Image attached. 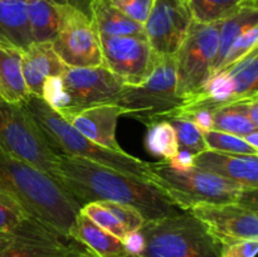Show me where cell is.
Listing matches in <instances>:
<instances>
[{
	"label": "cell",
	"mask_w": 258,
	"mask_h": 257,
	"mask_svg": "<svg viewBox=\"0 0 258 257\" xmlns=\"http://www.w3.org/2000/svg\"><path fill=\"white\" fill-rule=\"evenodd\" d=\"M55 180L81 207L91 202L127 204L140 212L145 221L180 211L155 184L82 158L58 154Z\"/></svg>",
	"instance_id": "cell-1"
},
{
	"label": "cell",
	"mask_w": 258,
	"mask_h": 257,
	"mask_svg": "<svg viewBox=\"0 0 258 257\" xmlns=\"http://www.w3.org/2000/svg\"><path fill=\"white\" fill-rule=\"evenodd\" d=\"M33 43L25 0H0V44L24 52Z\"/></svg>",
	"instance_id": "cell-19"
},
{
	"label": "cell",
	"mask_w": 258,
	"mask_h": 257,
	"mask_svg": "<svg viewBox=\"0 0 258 257\" xmlns=\"http://www.w3.org/2000/svg\"><path fill=\"white\" fill-rule=\"evenodd\" d=\"M0 194L64 238L81 206L59 183L25 161L0 153Z\"/></svg>",
	"instance_id": "cell-2"
},
{
	"label": "cell",
	"mask_w": 258,
	"mask_h": 257,
	"mask_svg": "<svg viewBox=\"0 0 258 257\" xmlns=\"http://www.w3.org/2000/svg\"><path fill=\"white\" fill-rule=\"evenodd\" d=\"M0 257H95L83 244L64 238L37 219L28 217L0 241Z\"/></svg>",
	"instance_id": "cell-11"
},
{
	"label": "cell",
	"mask_w": 258,
	"mask_h": 257,
	"mask_svg": "<svg viewBox=\"0 0 258 257\" xmlns=\"http://www.w3.org/2000/svg\"><path fill=\"white\" fill-rule=\"evenodd\" d=\"M244 140H246L247 143L252 146V148L258 149V133L257 131H253V133H251L249 135L244 136Z\"/></svg>",
	"instance_id": "cell-36"
},
{
	"label": "cell",
	"mask_w": 258,
	"mask_h": 257,
	"mask_svg": "<svg viewBox=\"0 0 258 257\" xmlns=\"http://www.w3.org/2000/svg\"><path fill=\"white\" fill-rule=\"evenodd\" d=\"M258 25L257 0H248L241 8L221 22L218 37V49L212 68L211 78L217 73L234 40L249 28ZM211 81V80H209Z\"/></svg>",
	"instance_id": "cell-20"
},
{
	"label": "cell",
	"mask_w": 258,
	"mask_h": 257,
	"mask_svg": "<svg viewBox=\"0 0 258 257\" xmlns=\"http://www.w3.org/2000/svg\"><path fill=\"white\" fill-rule=\"evenodd\" d=\"M80 213L88 217L93 223H96L98 227L110 232L111 234L122 239V241L128 236L122 224L112 216V213L97 202H91V203L82 206L80 209Z\"/></svg>",
	"instance_id": "cell-30"
},
{
	"label": "cell",
	"mask_w": 258,
	"mask_h": 257,
	"mask_svg": "<svg viewBox=\"0 0 258 257\" xmlns=\"http://www.w3.org/2000/svg\"><path fill=\"white\" fill-rule=\"evenodd\" d=\"M191 13L193 20L199 23H214L226 19L248 0H184Z\"/></svg>",
	"instance_id": "cell-26"
},
{
	"label": "cell",
	"mask_w": 258,
	"mask_h": 257,
	"mask_svg": "<svg viewBox=\"0 0 258 257\" xmlns=\"http://www.w3.org/2000/svg\"><path fill=\"white\" fill-rule=\"evenodd\" d=\"M211 128L233 134V135L241 136V138L249 135L253 131H258L257 126H254L246 116L234 110L231 103L222 106L212 112Z\"/></svg>",
	"instance_id": "cell-27"
},
{
	"label": "cell",
	"mask_w": 258,
	"mask_h": 257,
	"mask_svg": "<svg viewBox=\"0 0 258 257\" xmlns=\"http://www.w3.org/2000/svg\"><path fill=\"white\" fill-rule=\"evenodd\" d=\"M103 66L126 85H139L153 68L155 53L148 39L134 35L98 33Z\"/></svg>",
	"instance_id": "cell-12"
},
{
	"label": "cell",
	"mask_w": 258,
	"mask_h": 257,
	"mask_svg": "<svg viewBox=\"0 0 258 257\" xmlns=\"http://www.w3.org/2000/svg\"><path fill=\"white\" fill-rule=\"evenodd\" d=\"M22 54L18 48L0 44V98L23 103L29 96L22 73Z\"/></svg>",
	"instance_id": "cell-22"
},
{
	"label": "cell",
	"mask_w": 258,
	"mask_h": 257,
	"mask_svg": "<svg viewBox=\"0 0 258 257\" xmlns=\"http://www.w3.org/2000/svg\"><path fill=\"white\" fill-rule=\"evenodd\" d=\"M60 27L50 42L53 50L68 67L103 66L100 38L91 14L70 0L60 3Z\"/></svg>",
	"instance_id": "cell-10"
},
{
	"label": "cell",
	"mask_w": 258,
	"mask_h": 257,
	"mask_svg": "<svg viewBox=\"0 0 258 257\" xmlns=\"http://www.w3.org/2000/svg\"><path fill=\"white\" fill-rule=\"evenodd\" d=\"M146 149L164 161H174L179 156V145L175 131L168 121H156L148 126Z\"/></svg>",
	"instance_id": "cell-25"
},
{
	"label": "cell",
	"mask_w": 258,
	"mask_h": 257,
	"mask_svg": "<svg viewBox=\"0 0 258 257\" xmlns=\"http://www.w3.org/2000/svg\"><path fill=\"white\" fill-rule=\"evenodd\" d=\"M218 75L226 78L231 93L238 100L258 97V49L254 48Z\"/></svg>",
	"instance_id": "cell-24"
},
{
	"label": "cell",
	"mask_w": 258,
	"mask_h": 257,
	"mask_svg": "<svg viewBox=\"0 0 258 257\" xmlns=\"http://www.w3.org/2000/svg\"><path fill=\"white\" fill-rule=\"evenodd\" d=\"M204 141L211 150L228 154H243V155H258V149L252 148L244 138L208 128L202 130Z\"/></svg>",
	"instance_id": "cell-29"
},
{
	"label": "cell",
	"mask_w": 258,
	"mask_h": 257,
	"mask_svg": "<svg viewBox=\"0 0 258 257\" xmlns=\"http://www.w3.org/2000/svg\"><path fill=\"white\" fill-rule=\"evenodd\" d=\"M258 251V239H244L222 244L219 257H254Z\"/></svg>",
	"instance_id": "cell-35"
},
{
	"label": "cell",
	"mask_w": 258,
	"mask_h": 257,
	"mask_svg": "<svg viewBox=\"0 0 258 257\" xmlns=\"http://www.w3.org/2000/svg\"><path fill=\"white\" fill-rule=\"evenodd\" d=\"M139 257H219L222 244L189 211L145 221Z\"/></svg>",
	"instance_id": "cell-5"
},
{
	"label": "cell",
	"mask_w": 258,
	"mask_h": 257,
	"mask_svg": "<svg viewBox=\"0 0 258 257\" xmlns=\"http://www.w3.org/2000/svg\"><path fill=\"white\" fill-rule=\"evenodd\" d=\"M161 121H168L173 126L180 154L191 158L208 149L202 135V130L193 121L180 117H168Z\"/></svg>",
	"instance_id": "cell-28"
},
{
	"label": "cell",
	"mask_w": 258,
	"mask_h": 257,
	"mask_svg": "<svg viewBox=\"0 0 258 257\" xmlns=\"http://www.w3.org/2000/svg\"><path fill=\"white\" fill-rule=\"evenodd\" d=\"M23 106L55 153L86 159L151 183L149 163L123 150L113 151L91 141L72 127L43 97L29 95Z\"/></svg>",
	"instance_id": "cell-4"
},
{
	"label": "cell",
	"mask_w": 258,
	"mask_h": 257,
	"mask_svg": "<svg viewBox=\"0 0 258 257\" xmlns=\"http://www.w3.org/2000/svg\"><path fill=\"white\" fill-rule=\"evenodd\" d=\"M183 102L176 93L175 57L155 54L148 77L139 85L125 83L111 103L149 126Z\"/></svg>",
	"instance_id": "cell-6"
},
{
	"label": "cell",
	"mask_w": 258,
	"mask_h": 257,
	"mask_svg": "<svg viewBox=\"0 0 258 257\" xmlns=\"http://www.w3.org/2000/svg\"><path fill=\"white\" fill-rule=\"evenodd\" d=\"M33 43H50L60 27L62 0H25Z\"/></svg>",
	"instance_id": "cell-23"
},
{
	"label": "cell",
	"mask_w": 258,
	"mask_h": 257,
	"mask_svg": "<svg viewBox=\"0 0 258 257\" xmlns=\"http://www.w3.org/2000/svg\"><path fill=\"white\" fill-rule=\"evenodd\" d=\"M193 17L184 0H154L144 24L146 39L158 55H174L189 32Z\"/></svg>",
	"instance_id": "cell-13"
},
{
	"label": "cell",
	"mask_w": 258,
	"mask_h": 257,
	"mask_svg": "<svg viewBox=\"0 0 258 257\" xmlns=\"http://www.w3.org/2000/svg\"><path fill=\"white\" fill-rule=\"evenodd\" d=\"M257 42H258V25H254V27L244 30V32L242 33L236 40H234L231 49L228 50L226 58L223 59V62H222L221 67H219V70L217 71L216 75H218V73H221L222 71L227 70V68L231 67L232 65L238 62L239 59L246 57L249 52H252L254 48H257Z\"/></svg>",
	"instance_id": "cell-32"
},
{
	"label": "cell",
	"mask_w": 258,
	"mask_h": 257,
	"mask_svg": "<svg viewBox=\"0 0 258 257\" xmlns=\"http://www.w3.org/2000/svg\"><path fill=\"white\" fill-rule=\"evenodd\" d=\"M66 67L50 43H32L22 54V73L29 95L42 97L45 83L62 75Z\"/></svg>",
	"instance_id": "cell-17"
},
{
	"label": "cell",
	"mask_w": 258,
	"mask_h": 257,
	"mask_svg": "<svg viewBox=\"0 0 258 257\" xmlns=\"http://www.w3.org/2000/svg\"><path fill=\"white\" fill-rule=\"evenodd\" d=\"M125 83L105 66L66 67L62 75L50 78L42 97L58 113L88 106L111 103Z\"/></svg>",
	"instance_id": "cell-7"
},
{
	"label": "cell",
	"mask_w": 258,
	"mask_h": 257,
	"mask_svg": "<svg viewBox=\"0 0 258 257\" xmlns=\"http://www.w3.org/2000/svg\"><path fill=\"white\" fill-rule=\"evenodd\" d=\"M221 242L258 239L257 209L241 203H198L189 209Z\"/></svg>",
	"instance_id": "cell-14"
},
{
	"label": "cell",
	"mask_w": 258,
	"mask_h": 257,
	"mask_svg": "<svg viewBox=\"0 0 258 257\" xmlns=\"http://www.w3.org/2000/svg\"><path fill=\"white\" fill-rule=\"evenodd\" d=\"M59 115L78 133L97 145L113 151H122L116 140V125L118 117L125 115L123 108L112 103H101L63 111Z\"/></svg>",
	"instance_id": "cell-15"
},
{
	"label": "cell",
	"mask_w": 258,
	"mask_h": 257,
	"mask_svg": "<svg viewBox=\"0 0 258 257\" xmlns=\"http://www.w3.org/2000/svg\"><path fill=\"white\" fill-rule=\"evenodd\" d=\"M0 153L30 164L55 180L58 153L50 148L23 103L7 102L2 98Z\"/></svg>",
	"instance_id": "cell-8"
},
{
	"label": "cell",
	"mask_w": 258,
	"mask_h": 257,
	"mask_svg": "<svg viewBox=\"0 0 258 257\" xmlns=\"http://www.w3.org/2000/svg\"><path fill=\"white\" fill-rule=\"evenodd\" d=\"M190 165L247 188L258 189V155L228 154L207 149L191 156Z\"/></svg>",
	"instance_id": "cell-16"
},
{
	"label": "cell",
	"mask_w": 258,
	"mask_h": 257,
	"mask_svg": "<svg viewBox=\"0 0 258 257\" xmlns=\"http://www.w3.org/2000/svg\"><path fill=\"white\" fill-rule=\"evenodd\" d=\"M28 217L17 202L0 194V241L9 237Z\"/></svg>",
	"instance_id": "cell-31"
},
{
	"label": "cell",
	"mask_w": 258,
	"mask_h": 257,
	"mask_svg": "<svg viewBox=\"0 0 258 257\" xmlns=\"http://www.w3.org/2000/svg\"><path fill=\"white\" fill-rule=\"evenodd\" d=\"M90 14L97 33L106 35H134L146 38L144 25L107 3L106 0H90Z\"/></svg>",
	"instance_id": "cell-21"
},
{
	"label": "cell",
	"mask_w": 258,
	"mask_h": 257,
	"mask_svg": "<svg viewBox=\"0 0 258 257\" xmlns=\"http://www.w3.org/2000/svg\"><path fill=\"white\" fill-rule=\"evenodd\" d=\"M97 203H100L101 206L105 207L107 211L112 213V216L122 224L127 234L138 232L145 223L144 217L134 207L127 206V204L116 203V202H97Z\"/></svg>",
	"instance_id": "cell-33"
},
{
	"label": "cell",
	"mask_w": 258,
	"mask_h": 257,
	"mask_svg": "<svg viewBox=\"0 0 258 257\" xmlns=\"http://www.w3.org/2000/svg\"><path fill=\"white\" fill-rule=\"evenodd\" d=\"M151 183L170 198L180 211L198 203H241L257 209V189L191 165L170 161L149 163Z\"/></svg>",
	"instance_id": "cell-3"
},
{
	"label": "cell",
	"mask_w": 258,
	"mask_h": 257,
	"mask_svg": "<svg viewBox=\"0 0 258 257\" xmlns=\"http://www.w3.org/2000/svg\"><path fill=\"white\" fill-rule=\"evenodd\" d=\"M70 237L83 244L95 257H128L122 239L98 227L80 212L76 216Z\"/></svg>",
	"instance_id": "cell-18"
},
{
	"label": "cell",
	"mask_w": 258,
	"mask_h": 257,
	"mask_svg": "<svg viewBox=\"0 0 258 257\" xmlns=\"http://www.w3.org/2000/svg\"><path fill=\"white\" fill-rule=\"evenodd\" d=\"M221 22L193 20L183 44L174 54L176 68V93L183 101L198 95L211 80L218 49Z\"/></svg>",
	"instance_id": "cell-9"
},
{
	"label": "cell",
	"mask_w": 258,
	"mask_h": 257,
	"mask_svg": "<svg viewBox=\"0 0 258 257\" xmlns=\"http://www.w3.org/2000/svg\"><path fill=\"white\" fill-rule=\"evenodd\" d=\"M106 2L143 25L145 24L154 4V0H106Z\"/></svg>",
	"instance_id": "cell-34"
},
{
	"label": "cell",
	"mask_w": 258,
	"mask_h": 257,
	"mask_svg": "<svg viewBox=\"0 0 258 257\" xmlns=\"http://www.w3.org/2000/svg\"><path fill=\"white\" fill-rule=\"evenodd\" d=\"M128 257H139V256H128Z\"/></svg>",
	"instance_id": "cell-37"
}]
</instances>
